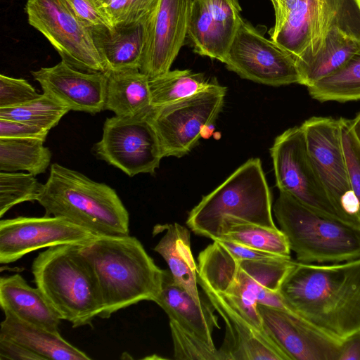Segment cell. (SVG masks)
Instances as JSON below:
<instances>
[{
    "mask_svg": "<svg viewBox=\"0 0 360 360\" xmlns=\"http://www.w3.org/2000/svg\"><path fill=\"white\" fill-rule=\"evenodd\" d=\"M301 127L318 177L339 219L360 231V212L352 191L339 119L311 117Z\"/></svg>",
    "mask_w": 360,
    "mask_h": 360,
    "instance_id": "52a82bcc",
    "label": "cell"
},
{
    "mask_svg": "<svg viewBox=\"0 0 360 360\" xmlns=\"http://www.w3.org/2000/svg\"><path fill=\"white\" fill-rule=\"evenodd\" d=\"M97 236L90 231L54 216L17 217L0 221V263L15 262L39 249L60 245H84Z\"/></svg>",
    "mask_w": 360,
    "mask_h": 360,
    "instance_id": "4fadbf2b",
    "label": "cell"
},
{
    "mask_svg": "<svg viewBox=\"0 0 360 360\" xmlns=\"http://www.w3.org/2000/svg\"><path fill=\"white\" fill-rule=\"evenodd\" d=\"M192 0H159L144 22L139 70L150 79L170 70L187 37Z\"/></svg>",
    "mask_w": 360,
    "mask_h": 360,
    "instance_id": "5bb4252c",
    "label": "cell"
},
{
    "mask_svg": "<svg viewBox=\"0 0 360 360\" xmlns=\"http://www.w3.org/2000/svg\"><path fill=\"white\" fill-rule=\"evenodd\" d=\"M44 184L23 172H0V217L21 202L37 200Z\"/></svg>",
    "mask_w": 360,
    "mask_h": 360,
    "instance_id": "e575fe53",
    "label": "cell"
},
{
    "mask_svg": "<svg viewBox=\"0 0 360 360\" xmlns=\"http://www.w3.org/2000/svg\"><path fill=\"white\" fill-rule=\"evenodd\" d=\"M0 325V338L16 342L32 351L42 360H89L86 353L66 341L59 333L21 321L10 312L5 311Z\"/></svg>",
    "mask_w": 360,
    "mask_h": 360,
    "instance_id": "603a6c76",
    "label": "cell"
},
{
    "mask_svg": "<svg viewBox=\"0 0 360 360\" xmlns=\"http://www.w3.org/2000/svg\"><path fill=\"white\" fill-rule=\"evenodd\" d=\"M315 1H316V0H315Z\"/></svg>",
    "mask_w": 360,
    "mask_h": 360,
    "instance_id": "681fc988",
    "label": "cell"
},
{
    "mask_svg": "<svg viewBox=\"0 0 360 360\" xmlns=\"http://www.w3.org/2000/svg\"><path fill=\"white\" fill-rule=\"evenodd\" d=\"M69 111L67 107L42 94L37 99L22 105L0 108V118L18 121L50 130Z\"/></svg>",
    "mask_w": 360,
    "mask_h": 360,
    "instance_id": "836d02e7",
    "label": "cell"
},
{
    "mask_svg": "<svg viewBox=\"0 0 360 360\" xmlns=\"http://www.w3.org/2000/svg\"><path fill=\"white\" fill-rule=\"evenodd\" d=\"M49 131L24 122L0 118V138L37 139L45 141Z\"/></svg>",
    "mask_w": 360,
    "mask_h": 360,
    "instance_id": "60d3db41",
    "label": "cell"
},
{
    "mask_svg": "<svg viewBox=\"0 0 360 360\" xmlns=\"http://www.w3.org/2000/svg\"><path fill=\"white\" fill-rule=\"evenodd\" d=\"M159 0H107L101 6L112 26L144 24Z\"/></svg>",
    "mask_w": 360,
    "mask_h": 360,
    "instance_id": "d590c367",
    "label": "cell"
},
{
    "mask_svg": "<svg viewBox=\"0 0 360 360\" xmlns=\"http://www.w3.org/2000/svg\"><path fill=\"white\" fill-rule=\"evenodd\" d=\"M240 260L221 243L213 240L198 257V276L214 290L227 294L235 285Z\"/></svg>",
    "mask_w": 360,
    "mask_h": 360,
    "instance_id": "f546056e",
    "label": "cell"
},
{
    "mask_svg": "<svg viewBox=\"0 0 360 360\" xmlns=\"http://www.w3.org/2000/svg\"><path fill=\"white\" fill-rule=\"evenodd\" d=\"M37 139L0 138V171H27L34 176L44 173L51 152Z\"/></svg>",
    "mask_w": 360,
    "mask_h": 360,
    "instance_id": "f1b7e54d",
    "label": "cell"
},
{
    "mask_svg": "<svg viewBox=\"0 0 360 360\" xmlns=\"http://www.w3.org/2000/svg\"><path fill=\"white\" fill-rule=\"evenodd\" d=\"M266 334L290 360H338L340 340L296 313L257 304Z\"/></svg>",
    "mask_w": 360,
    "mask_h": 360,
    "instance_id": "2e32d148",
    "label": "cell"
},
{
    "mask_svg": "<svg viewBox=\"0 0 360 360\" xmlns=\"http://www.w3.org/2000/svg\"><path fill=\"white\" fill-rule=\"evenodd\" d=\"M93 152L97 158L130 177L155 174L163 158L158 135L147 115L107 118L102 138L94 144Z\"/></svg>",
    "mask_w": 360,
    "mask_h": 360,
    "instance_id": "30bf717a",
    "label": "cell"
},
{
    "mask_svg": "<svg viewBox=\"0 0 360 360\" xmlns=\"http://www.w3.org/2000/svg\"><path fill=\"white\" fill-rule=\"evenodd\" d=\"M41 95L24 79L0 75V108L20 106Z\"/></svg>",
    "mask_w": 360,
    "mask_h": 360,
    "instance_id": "f35d334b",
    "label": "cell"
},
{
    "mask_svg": "<svg viewBox=\"0 0 360 360\" xmlns=\"http://www.w3.org/2000/svg\"><path fill=\"white\" fill-rule=\"evenodd\" d=\"M271 195L259 158L240 165L189 212L186 224L195 234L216 240L223 220L232 217L276 229Z\"/></svg>",
    "mask_w": 360,
    "mask_h": 360,
    "instance_id": "5b68a950",
    "label": "cell"
},
{
    "mask_svg": "<svg viewBox=\"0 0 360 360\" xmlns=\"http://www.w3.org/2000/svg\"><path fill=\"white\" fill-rule=\"evenodd\" d=\"M167 314L169 323L215 347L212 333L219 329L214 308L202 300L197 303L185 290L175 285L167 271L161 292L155 301Z\"/></svg>",
    "mask_w": 360,
    "mask_h": 360,
    "instance_id": "ffe728a7",
    "label": "cell"
},
{
    "mask_svg": "<svg viewBox=\"0 0 360 360\" xmlns=\"http://www.w3.org/2000/svg\"><path fill=\"white\" fill-rule=\"evenodd\" d=\"M0 305L22 321L58 333V313L38 287H31L18 274L1 277Z\"/></svg>",
    "mask_w": 360,
    "mask_h": 360,
    "instance_id": "44dd1931",
    "label": "cell"
},
{
    "mask_svg": "<svg viewBox=\"0 0 360 360\" xmlns=\"http://www.w3.org/2000/svg\"><path fill=\"white\" fill-rule=\"evenodd\" d=\"M339 120L350 184L360 212V146L351 129L350 120L340 117Z\"/></svg>",
    "mask_w": 360,
    "mask_h": 360,
    "instance_id": "74e56055",
    "label": "cell"
},
{
    "mask_svg": "<svg viewBox=\"0 0 360 360\" xmlns=\"http://www.w3.org/2000/svg\"><path fill=\"white\" fill-rule=\"evenodd\" d=\"M270 154L279 192L291 195L320 213L340 220L312 165L301 125L289 128L278 136L270 148Z\"/></svg>",
    "mask_w": 360,
    "mask_h": 360,
    "instance_id": "8fae6325",
    "label": "cell"
},
{
    "mask_svg": "<svg viewBox=\"0 0 360 360\" xmlns=\"http://www.w3.org/2000/svg\"><path fill=\"white\" fill-rule=\"evenodd\" d=\"M43 94L70 110L95 115L105 110V72H87L75 69L63 60L49 68L32 71Z\"/></svg>",
    "mask_w": 360,
    "mask_h": 360,
    "instance_id": "d6986e66",
    "label": "cell"
},
{
    "mask_svg": "<svg viewBox=\"0 0 360 360\" xmlns=\"http://www.w3.org/2000/svg\"><path fill=\"white\" fill-rule=\"evenodd\" d=\"M198 283L225 324L218 349L221 360H290L229 295L214 290L198 276Z\"/></svg>",
    "mask_w": 360,
    "mask_h": 360,
    "instance_id": "9a60e30c",
    "label": "cell"
},
{
    "mask_svg": "<svg viewBox=\"0 0 360 360\" xmlns=\"http://www.w3.org/2000/svg\"><path fill=\"white\" fill-rule=\"evenodd\" d=\"M338 360H360V331L342 340Z\"/></svg>",
    "mask_w": 360,
    "mask_h": 360,
    "instance_id": "f6af8a7d",
    "label": "cell"
},
{
    "mask_svg": "<svg viewBox=\"0 0 360 360\" xmlns=\"http://www.w3.org/2000/svg\"><path fill=\"white\" fill-rule=\"evenodd\" d=\"M105 110L122 118L143 117L152 109L150 79L139 69L106 71Z\"/></svg>",
    "mask_w": 360,
    "mask_h": 360,
    "instance_id": "cb8c5ba5",
    "label": "cell"
},
{
    "mask_svg": "<svg viewBox=\"0 0 360 360\" xmlns=\"http://www.w3.org/2000/svg\"><path fill=\"white\" fill-rule=\"evenodd\" d=\"M217 240H231L259 250L290 257L288 240L281 229L267 228L232 217L223 220Z\"/></svg>",
    "mask_w": 360,
    "mask_h": 360,
    "instance_id": "83f0119b",
    "label": "cell"
},
{
    "mask_svg": "<svg viewBox=\"0 0 360 360\" xmlns=\"http://www.w3.org/2000/svg\"><path fill=\"white\" fill-rule=\"evenodd\" d=\"M0 359L42 360L23 346L4 338H0Z\"/></svg>",
    "mask_w": 360,
    "mask_h": 360,
    "instance_id": "7bdbcfd3",
    "label": "cell"
},
{
    "mask_svg": "<svg viewBox=\"0 0 360 360\" xmlns=\"http://www.w3.org/2000/svg\"><path fill=\"white\" fill-rule=\"evenodd\" d=\"M295 262L291 257L240 260L236 283L226 295L258 327L263 329L257 304L293 311L285 304L279 290L284 278Z\"/></svg>",
    "mask_w": 360,
    "mask_h": 360,
    "instance_id": "e0dca14e",
    "label": "cell"
},
{
    "mask_svg": "<svg viewBox=\"0 0 360 360\" xmlns=\"http://www.w3.org/2000/svg\"><path fill=\"white\" fill-rule=\"evenodd\" d=\"M213 81L190 70H169L149 80L153 107L172 103L209 86Z\"/></svg>",
    "mask_w": 360,
    "mask_h": 360,
    "instance_id": "4dcf8cb0",
    "label": "cell"
},
{
    "mask_svg": "<svg viewBox=\"0 0 360 360\" xmlns=\"http://www.w3.org/2000/svg\"><path fill=\"white\" fill-rule=\"evenodd\" d=\"M95 275L103 304L100 316L141 301L155 302L167 270L158 267L142 243L134 236H97L81 246Z\"/></svg>",
    "mask_w": 360,
    "mask_h": 360,
    "instance_id": "7a4b0ae2",
    "label": "cell"
},
{
    "mask_svg": "<svg viewBox=\"0 0 360 360\" xmlns=\"http://www.w3.org/2000/svg\"><path fill=\"white\" fill-rule=\"evenodd\" d=\"M98 4L101 6L103 3H105L107 0H96Z\"/></svg>",
    "mask_w": 360,
    "mask_h": 360,
    "instance_id": "7dc6e473",
    "label": "cell"
},
{
    "mask_svg": "<svg viewBox=\"0 0 360 360\" xmlns=\"http://www.w3.org/2000/svg\"><path fill=\"white\" fill-rule=\"evenodd\" d=\"M106 71L139 69L143 51V24L90 29Z\"/></svg>",
    "mask_w": 360,
    "mask_h": 360,
    "instance_id": "d4e9b609",
    "label": "cell"
},
{
    "mask_svg": "<svg viewBox=\"0 0 360 360\" xmlns=\"http://www.w3.org/2000/svg\"><path fill=\"white\" fill-rule=\"evenodd\" d=\"M315 3V0H300L282 27L271 34V39L295 59L302 55L310 45Z\"/></svg>",
    "mask_w": 360,
    "mask_h": 360,
    "instance_id": "d6a6232c",
    "label": "cell"
},
{
    "mask_svg": "<svg viewBox=\"0 0 360 360\" xmlns=\"http://www.w3.org/2000/svg\"><path fill=\"white\" fill-rule=\"evenodd\" d=\"M165 233L153 248L168 265L174 283L185 290L197 303L202 299L198 290L197 264L191 247L190 231L177 223L158 225L154 232Z\"/></svg>",
    "mask_w": 360,
    "mask_h": 360,
    "instance_id": "7402d4cb",
    "label": "cell"
},
{
    "mask_svg": "<svg viewBox=\"0 0 360 360\" xmlns=\"http://www.w3.org/2000/svg\"><path fill=\"white\" fill-rule=\"evenodd\" d=\"M238 0H192L187 37L194 51L224 63L242 20Z\"/></svg>",
    "mask_w": 360,
    "mask_h": 360,
    "instance_id": "ac0fdd59",
    "label": "cell"
},
{
    "mask_svg": "<svg viewBox=\"0 0 360 360\" xmlns=\"http://www.w3.org/2000/svg\"><path fill=\"white\" fill-rule=\"evenodd\" d=\"M338 29L360 41V9L355 0H316L307 50L295 60L313 56L321 48L328 33Z\"/></svg>",
    "mask_w": 360,
    "mask_h": 360,
    "instance_id": "484cf974",
    "label": "cell"
},
{
    "mask_svg": "<svg viewBox=\"0 0 360 360\" xmlns=\"http://www.w3.org/2000/svg\"><path fill=\"white\" fill-rule=\"evenodd\" d=\"M279 292L292 311L332 336L360 331V257L332 264L296 261Z\"/></svg>",
    "mask_w": 360,
    "mask_h": 360,
    "instance_id": "6da1fadb",
    "label": "cell"
},
{
    "mask_svg": "<svg viewBox=\"0 0 360 360\" xmlns=\"http://www.w3.org/2000/svg\"><path fill=\"white\" fill-rule=\"evenodd\" d=\"M217 240L221 243L234 257H236L239 260H259L279 257H288L254 249L231 240Z\"/></svg>",
    "mask_w": 360,
    "mask_h": 360,
    "instance_id": "b9f144b4",
    "label": "cell"
},
{
    "mask_svg": "<svg viewBox=\"0 0 360 360\" xmlns=\"http://www.w3.org/2000/svg\"><path fill=\"white\" fill-rule=\"evenodd\" d=\"M75 17L87 28L113 27L96 0H64Z\"/></svg>",
    "mask_w": 360,
    "mask_h": 360,
    "instance_id": "ab89813d",
    "label": "cell"
},
{
    "mask_svg": "<svg viewBox=\"0 0 360 360\" xmlns=\"http://www.w3.org/2000/svg\"><path fill=\"white\" fill-rule=\"evenodd\" d=\"M275 12V25L271 34L277 32L285 22L291 11L300 0H270Z\"/></svg>",
    "mask_w": 360,
    "mask_h": 360,
    "instance_id": "ee69618b",
    "label": "cell"
},
{
    "mask_svg": "<svg viewBox=\"0 0 360 360\" xmlns=\"http://www.w3.org/2000/svg\"><path fill=\"white\" fill-rule=\"evenodd\" d=\"M355 1H356V4H357V5H358V6H359V8L360 9V0H355Z\"/></svg>",
    "mask_w": 360,
    "mask_h": 360,
    "instance_id": "c3c4849f",
    "label": "cell"
},
{
    "mask_svg": "<svg viewBox=\"0 0 360 360\" xmlns=\"http://www.w3.org/2000/svg\"><path fill=\"white\" fill-rule=\"evenodd\" d=\"M78 245H60L32 262L34 282L62 320L73 328L91 325L103 304L95 275Z\"/></svg>",
    "mask_w": 360,
    "mask_h": 360,
    "instance_id": "277c9868",
    "label": "cell"
},
{
    "mask_svg": "<svg viewBox=\"0 0 360 360\" xmlns=\"http://www.w3.org/2000/svg\"><path fill=\"white\" fill-rule=\"evenodd\" d=\"M174 345V356L184 360H221L219 350L169 323Z\"/></svg>",
    "mask_w": 360,
    "mask_h": 360,
    "instance_id": "8d00e7d4",
    "label": "cell"
},
{
    "mask_svg": "<svg viewBox=\"0 0 360 360\" xmlns=\"http://www.w3.org/2000/svg\"><path fill=\"white\" fill-rule=\"evenodd\" d=\"M224 63L228 70L255 82L273 86L300 84L293 56L243 19Z\"/></svg>",
    "mask_w": 360,
    "mask_h": 360,
    "instance_id": "7c38bea8",
    "label": "cell"
},
{
    "mask_svg": "<svg viewBox=\"0 0 360 360\" xmlns=\"http://www.w3.org/2000/svg\"><path fill=\"white\" fill-rule=\"evenodd\" d=\"M45 216L63 217L96 236L129 235V215L116 191L58 163L37 200Z\"/></svg>",
    "mask_w": 360,
    "mask_h": 360,
    "instance_id": "3957f363",
    "label": "cell"
},
{
    "mask_svg": "<svg viewBox=\"0 0 360 360\" xmlns=\"http://www.w3.org/2000/svg\"><path fill=\"white\" fill-rule=\"evenodd\" d=\"M226 88L213 81L205 89L182 100L153 107L147 118L158 135L164 157L181 158L198 143L224 105Z\"/></svg>",
    "mask_w": 360,
    "mask_h": 360,
    "instance_id": "ba28073f",
    "label": "cell"
},
{
    "mask_svg": "<svg viewBox=\"0 0 360 360\" xmlns=\"http://www.w3.org/2000/svg\"><path fill=\"white\" fill-rule=\"evenodd\" d=\"M360 53V41L333 29L313 56L295 60L300 84L307 87L334 73Z\"/></svg>",
    "mask_w": 360,
    "mask_h": 360,
    "instance_id": "4316f807",
    "label": "cell"
},
{
    "mask_svg": "<svg viewBox=\"0 0 360 360\" xmlns=\"http://www.w3.org/2000/svg\"><path fill=\"white\" fill-rule=\"evenodd\" d=\"M28 22L41 32L72 68L105 72L91 30L72 13L64 0H27Z\"/></svg>",
    "mask_w": 360,
    "mask_h": 360,
    "instance_id": "9c48e42d",
    "label": "cell"
},
{
    "mask_svg": "<svg viewBox=\"0 0 360 360\" xmlns=\"http://www.w3.org/2000/svg\"><path fill=\"white\" fill-rule=\"evenodd\" d=\"M307 89L311 97L319 102L360 100V53Z\"/></svg>",
    "mask_w": 360,
    "mask_h": 360,
    "instance_id": "1f68e13d",
    "label": "cell"
},
{
    "mask_svg": "<svg viewBox=\"0 0 360 360\" xmlns=\"http://www.w3.org/2000/svg\"><path fill=\"white\" fill-rule=\"evenodd\" d=\"M273 212L297 262L336 263L360 257V231L279 192Z\"/></svg>",
    "mask_w": 360,
    "mask_h": 360,
    "instance_id": "8992f818",
    "label": "cell"
},
{
    "mask_svg": "<svg viewBox=\"0 0 360 360\" xmlns=\"http://www.w3.org/2000/svg\"><path fill=\"white\" fill-rule=\"evenodd\" d=\"M350 127L356 140L360 146V112L354 119L350 120Z\"/></svg>",
    "mask_w": 360,
    "mask_h": 360,
    "instance_id": "bcb514c9",
    "label": "cell"
}]
</instances>
